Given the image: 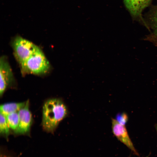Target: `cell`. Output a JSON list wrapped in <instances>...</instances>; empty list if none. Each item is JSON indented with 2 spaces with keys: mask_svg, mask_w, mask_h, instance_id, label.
I'll return each instance as SVG.
<instances>
[{
  "mask_svg": "<svg viewBox=\"0 0 157 157\" xmlns=\"http://www.w3.org/2000/svg\"><path fill=\"white\" fill-rule=\"evenodd\" d=\"M68 110L63 101L54 98L47 101L42 109V127L45 131L53 133L60 122L67 116Z\"/></svg>",
  "mask_w": 157,
  "mask_h": 157,
  "instance_id": "cell-1",
  "label": "cell"
},
{
  "mask_svg": "<svg viewBox=\"0 0 157 157\" xmlns=\"http://www.w3.org/2000/svg\"><path fill=\"white\" fill-rule=\"evenodd\" d=\"M12 45L14 56L23 73L28 58L36 50L38 46L22 37L17 36L13 40Z\"/></svg>",
  "mask_w": 157,
  "mask_h": 157,
  "instance_id": "cell-2",
  "label": "cell"
},
{
  "mask_svg": "<svg viewBox=\"0 0 157 157\" xmlns=\"http://www.w3.org/2000/svg\"><path fill=\"white\" fill-rule=\"evenodd\" d=\"M50 68L49 61L41 49L38 47L27 60L22 74L29 73L42 75L48 72Z\"/></svg>",
  "mask_w": 157,
  "mask_h": 157,
  "instance_id": "cell-3",
  "label": "cell"
},
{
  "mask_svg": "<svg viewBox=\"0 0 157 157\" xmlns=\"http://www.w3.org/2000/svg\"><path fill=\"white\" fill-rule=\"evenodd\" d=\"M112 129L113 133L118 140L125 145L135 155H138L130 138L125 125L121 124L115 119L112 118Z\"/></svg>",
  "mask_w": 157,
  "mask_h": 157,
  "instance_id": "cell-4",
  "label": "cell"
},
{
  "mask_svg": "<svg viewBox=\"0 0 157 157\" xmlns=\"http://www.w3.org/2000/svg\"><path fill=\"white\" fill-rule=\"evenodd\" d=\"M29 100H27L24 106L18 111L19 122L18 127L15 131L18 134H24L29 131L32 124V118L29 108Z\"/></svg>",
  "mask_w": 157,
  "mask_h": 157,
  "instance_id": "cell-5",
  "label": "cell"
},
{
  "mask_svg": "<svg viewBox=\"0 0 157 157\" xmlns=\"http://www.w3.org/2000/svg\"><path fill=\"white\" fill-rule=\"evenodd\" d=\"M0 95L2 96L7 87L14 80L13 74L11 68L4 56L0 59Z\"/></svg>",
  "mask_w": 157,
  "mask_h": 157,
  "instance_id": "cell-6",
  "label": "cell"
},
{
  "mask_svg": "<svg viewBox=\"0 0 157 157\" xmlns=\"http://www.w3.org/2000/svg\"><path fill=\"white\" fill-rule=\"evenodd\" d=\"M152 0H123L124 4L131 15L142 19L143 10L150 3Z\"/></svg>",
  "mask_w": 157,
  "mask_h": 157,
  "instance_id": "cell-7",
  "label": "cell"
},
{
  "mask_svg": "<svg viewBox=\"0 0 157 157\" xmlns=\"http://www.w3.org/2000/svg\"><path fill=\"white\" fill-rule=\"evenodd\" d=\"M25 102L5 104L0 106V112L6 116L12 113L18 112L23 108Z\"/></svg>",
  "mask_w": 157,
  "mask_h": 157,
  "instance_id": "cell-8",
  "label": "cell"
},
{
  "mask_svg": "<svg viewBox=\"0 0 157 157\" xmlns=\"http://www.w3.org/2000/svg\"><path fill=\"white\" fill-rule=\"evenodd\" d=\"M6 116L9 128L15 131L17 128L19 124V118L18 112L10 113Z\"/></svg>",
  "mask_w": 157,
  "mask_h": 157,
  "instance_id": "cell-9",
  "label": "cell"
},
{
  "mask_svg": "<svg viewBox=\"0 0 157 157\" xmlns=\"http://www.w3.org/2000/svg\"><path fill=\"white\" fill-rule=\"evenodd\" d=\"M9 128L6 120V115L0 112V133L2 135L7 137L9 134Z\"/></svg>",
  "mask_w": 157,
  "mask_h": 157,
  "instance_id": "cell-10",
  "label": "cell"
},
{
  "mask_svg": "<svg viewBox=\"0 0 157 157\" xmlns=\"http://www.w3.org/2000/svg\"><path fill=\"white\" fill-rule=\"evenodd\" d=\"M149 20V25L154 31L153 34L157 36V6L151 13Z\"/></svg>",
  "mask_w": 157,
  "mask_h": 157,
  "instance_id": "cell-11",
  "label": "cell"
},
{
  "mask_svg": "<svg viewBox=\"0 0 157 157\" xmlns=\"http://www.w3.org/2000/svg\"><path fill=\"white\" fill-rule=\"evenodd\" d=\"M115 119L121 124L125 125L128 121V117L125 113H123L117 114Z\"/></svg>",
  "mask_w": 157,
  "mask_h": 157,
  "instance_id": "cell-12",
  "label": "cell"
},
{
  "mask_svg": "<svg viewBox=\"0 0 157 157\" xmlns=\"http://www.w3.org/2000/svg\"><path fill=\"white\" fill-rule=\"evenodd\" d=\"M147 39L157 45V36L152 34L147 37Z\"/></svg>",
  "mask_w": 157,
  "mask_h": 157,
  "instance_id": "cell-13",
  "label": "cell"
},
{
  "mask_svg": "<svg viewBox=\"0 0 157 157\" xmlns=\"http://www.w3.org/2000/svg\"><path fill=\"white\" fill-rule=\"evenodd\" d=\"M156 128L157 131V124L156 126Z\"/></svg>",
  "mask_w": 157,
  "mask_h": 157,
  "instance_id": "cell-14",
  "label": "cell"
},
{
  "mask_svg": "<svg viewBox=\"0 0 157 157\" xmlns=\"http://www.w3.org/2000/svg\"><path fill=\"white\" fill-rule=\"evenodd\" d=\"M146 157H147V156H146Z\"/></svg>",
  "mask_w": 157,
  "mask_h": 157,
  "instance_id": "cell-15",
  "label": "cell"
}]
</instances>
